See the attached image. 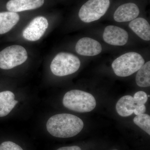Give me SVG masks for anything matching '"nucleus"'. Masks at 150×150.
Wrapping results in <instances>:
<instances>
[{
  "instance_id": "20",
  "label": "nucleus",
  "mask_w": 150,
  "mask_h": 150,
  "mask_svg": "<svg viewBox=\"0 0 150 150\" xmlns=\"http://www.w3.org/2000/svg\"><path fill=\"white\" fill-rule=\"evenodd\" d=\"M146 111V107L145 105H138L136 108L134 113L137 115L144 114Z\"/></svg>"
},
{
  "instance_id": "9",
  "label": "nucleus",
  "mask_w": 150,
  "mask_h": 150,
  "mask_svg": "<svg viewBox=\"0 0 150 150\" xmlns=\"http://www.w3.org/2000/svg\"><path fill=\"white\" fill-rule=\"evenodd\" d=\"M77 53L82 56H93L101 53L102 46L98 41L90 38L84 37L78 41L76 46Z\"/></svg>"
},
{
  "instance_id": "17",
  "label": "nucleus",
  "mask_w": 150,
  "mask_h": 150,
  "mask_svg": "<svg viewBox=\"0 0 150 150\" xmlns=\"http://www.w3.org/2000/svg\"><path fill=\"white\" fill-rule=\"evenodd\" d=\"M134 123L150 135V116L147 114L137 115L134 118Z\"/></svg>"
},
{
  "instance_id": "22",
  "label": "nucleus",
  "mask_w": 150,
  "mask_h": 150,
  "mask_svg": "<svg viewBox=\"0 0 150 150\" xmlns=\"http://www.w3.org/2000/svg\"></svg>"
},
{
  "instance_id": "11",
  "label": "nucleus",
  "mask_w": 150,
  "mask_h": 150,
  "mask_svg": "<svg viewBox=\"0 0 150 150\" xmlns=\"http://www.w3.org/2000/svg\"><path fill=\"white\" fill-rule=\"evenodd\" d=\"M44 0H10L6 4L9 11L19 12L35 9L43 6Z\"/></svg>"
},
{
  "instance_id": "12",
  "label": "nucleus",
  "mask_w": 150,
  "mask_h": 150,
  "mask_svg": "<svg viewBox=\"0 0 150 150\" xmlns=\"http://www.w3.org/2000/svg\"><path fill=\"white\" fill-rule=\"evenodd\" d=\"M129 27L140 38L146 41L150 40V26L146 20L137 18L131 21Z\"/></svg>"
},
{
  "instance_id": "21",
  "label": "nucleus",
  "mask_w": 150,
  "mask_h": 150,
  "mask_svg": "<svg viewBox=\"0 0 150 150\" xmlns=\"http://www.w3.org/2000/svg\"><path fill=\"white\" fill-rule=\"evenodd\" d=\"M57 150H81L80 148L78 146H71L63 147L59 148Z\"/></svg>"
},
{
  "instance_id": "18",
  "label": "nucleus",
  "mask_w": 150,
  "mask_h": 150,
  "mask_svg": "<svg viewBox=\"0 0 150 150\" xmlns=\"http://www.w3.org/2000/svg\"><path fill=\"white\" fill-rule=\"evenodd\" d=\"M135 102L139 105H145L148 100L147 95L144 92L140 91L137 92L133 97Z\"/></svg>"
},
{
  "instance_id": "14",
  "label": "nucleus",
  "mask_w": 150,
  "mask_h": 150,
  "mask_svg": "<svg viewBox=\"0 0 150 150\" xmlns=\"http://www.w3.org/2000/svg\"><path fill=\"white\" fill-rule=\"evenodd\" d=\"M18 102L12 92L6 91L0 92V117L8 115Z\"/></svg>"
},
{
  "instance_id": "7",
  "label": "nucleus",
  "mask_w": 150,
  "mask_h": 150,
  "mask_svg": "<svg viewBox=\"0 0 150 150\" xmlns=\"http://www.w3.org/2000/svg\"><path fill=\"white\" fill-rule=\"evenodd\" d=\"M48 23L46 18L38 16L30 22L23 32L25 39L31 41L40 39L48 28Z\"/></svg>"
},
{
  "instance_id": "4",
  "label": "nucleus",
  "mask_w": 150,
  "mask_h": 150,
  "mask_svg": "<svg viewBox=\"0 0 150 150\" xmlns=\"http://www.w3.org/2000/svg\"><path fill=\"white\" fill-rule=\"evenodd\" d=\"M81 62L77 56L70 53L57 54L51 62L50 68L54 75L64 76L74 74L79 69Z\"/></svg>"
},
{
  "instance_id": "3",
  "label": "nucleus",
  "mask_w": 150,
  "mask_h": 150,
  "mask_svg": "<svg viewBox=\"0 0 150 150\" xmlns=\"http://www.w3.org/2000/svg\"><path fill=\"white\" fill-rule=\"evenodd\" d=\"M144 64V60L140 54L129 52L115 59L112 64V68L118 76L127 77L139 71Z\"/></svg>"
},
{
  "instance_id": "1",
  "label": "nucleus",
  "mask_w": 150,
  "mask_h": 150,
  "mask_svg": "<svg viewBox=\"0 0 150 150\" xmlns=\"http://www.w3.org/2000/svg\"><path fill=\"white\" fill-rule=\"evenodd\" d=\"M84 123L80 118L72 114L62 113L48 119L46 128L49 134L57 138L74 137L83 129Z\"/></svg>"
},
{
  "instance_id": "8",
  "label": "nucleus",
  "mask_w": 150,
  "mask_h": 150,
  "mask_svg": "<svg viewBox=\"0 0 150 150\" xmlns=\"http://www.w3.org/2000/svg\"><path fill=\"white\" fill-rule=\"evenodd\" d=\"M103 39L106 43L113 46H124L128 42L129 35L125 30L115 25H108L105 28Z\"/></svg>"
},
{
  "instance_id": "10",
  "label": "nucleus",
  "mask_w": 150,
  "mask_h": 150,
  "mask_svg": "<svg viewBox=\"0 0 150 150\" xmlns=\"http://www.w3.org/2000/svg\"><path fill=\"white\" fill-rule=\"evenodd\" d=\"M140 13L138 6L133 3H126L118 7L113 15L115 21L125 22L137 18Z\"/></svg>"
},
{
  "instance_id": "13",
  "label": "nucleus",
  "mask_w": 150,
  "mask_h": 150,
  "mask_svg": "<svg viewBox=\"0 0 150 150\" xmlns=\"http://www.w3.org/2000/svg\"><path fill=\"white\" fill-rule=\"evenodd\" d=\"M138 105L133 97L125 96L118 100L116 105V110L121 116L127 117L134 113Z\"/></svg>"
},
{
  "instance_id": "15",
  "label": "nucleus",
  "mask_w": 150,
  "mask_h": 150,
  "mask_svg": "<svg viewBox=\"0 0 150 150\" xmlns=\"http://www.w3.org/2000/svg\"><path fill=\"white\" fill-rule=\"evenodd\" d=\"M20 17L16 12H0V34L8 32L18 23Z\"/></svg>"
},
{
  "instance_id": "6",
  "label": "nucleus",
  "mask_w": 150,
  "mask_h": 150,
  "mask_svg": "<svg viewBox=\"0 0 150 150\" xmlns=\"http://www.w3.org/2000/svg\"><path fill=\"white\" fill-rule=\"evenodd\" d=\"M27 59V51L23 46H8L0 52V68L10 69L23 64Z\"/></svg>"
},
{
  "instance_id": "16",
  "label": "nucleus",
  "mask_w": 150,
  "mask_h": 150,
  "mask_svg": "<svg viewBox=\"0 0 150 150\" xmlns=\"http://www.w3.org/2000/svg\"><path fill=\"white\" fill-rule=\"evenodd\" d=\"M137 85L142 87L150 86V62L149 61L138 71L136 77Z\"/></svg>"
},
{
  "instance_id": "19",
  "label": "nucleus",
  "mask_w": 150,
  "mask_h": 150,
  "mask_svg": "<svg viewBox=\"0 0 150 150\" xmlns=\"http://www.w3.org/2000/svg\"><path fill=\"white\" fill-rule=\"evenodd\" d=\"M0 150H23L21 147L13 142L7 141L0 145Z\"/></svg>"
},
{
  "instance_id": "5",
  "label": "nucleus",
  "mask_w": 150,
  "mask_h": 150,
  "mask_svg": "<svg viewBox=\"0 0 150 150\" xmlns=\"http://www.w3.org/2000/svg\"><path fill=\"white\" fill-rule=\"evenodd\" d=\"M110 4V0H88L81 8L79 17L86 23L96 21L105 14Z\"/></svg>"
},
{
  "instance_id": "2",
  "label": "nucleus",
  "mask_w": 150,
  "mask_h": 150,
  "mask_svg": "<svg viewBox=\"0 0 150 150\" xmlns=\"http://www.w3.org/2000/svg\"><path fill=\"white\" fill-rule=\"evenodd\" d=\"M63 103L69 110L79 112H90L96 105L95 98L91 94L78 90L70 91L65 94Z\"/></svg>"
}]
</instances>
